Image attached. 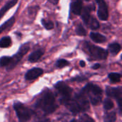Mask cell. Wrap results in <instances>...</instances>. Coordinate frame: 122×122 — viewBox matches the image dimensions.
Wrapping results in <instances>:
<instances>
[{
    "label": "cell",
    "mask_w": 122,
    "mask_h": 122,
    "mask_svg": "<svg viewBox=\"0 0 122 122\" xmlns=\"http://www.w3.org/2000/svg\"><path fill=\"white\" fill-rule=\"evenodd\" d=\"M83 9L81 0H73L71 4V10L75 15H80Z\"/></svg>",
    "instance_id": "13"
},
{
    "label": "cell",
    "mask_w": 122,
    "mask_h": 122,
    "mask_svg": "<svg viewBox=\"0 0 122 122\" xmlns=\"http://www.w3.org/2000/svg\"><path fill=\"white\" fill-rule=\"evenodd\" d=\"M99 9L97 11V14L99 18L102 21H106L108 19L109 17V12L107 4L105 3L104 0H101L98 2Z\"/></svg>",
    "instance_id": "9"
},
{
    "label": "cell",
    "mask_w": 122,
    "mask_h": 122,
    "mask_svg": "<svg viewBox=\"0 0 122 122\" xmlns=\"http://www.w3.org/2000/svg\"><path fill=\"white\" fill-rule=\"evenodd\" d=\"M90 38L96 43H104L107 41V38L104 35L96 32H92L90 34Z\"/></svg>",
    "instance_id": "15"
},
{
    "label": "cell",
    "mask_w": 122,
    "mask_h": 122,
    "mask_svg": "<svg viewBox=\"0 0 122 122\" xmlns=\"http://www.w3.org/2000/svg\"><path fill=\"white\" fill-rule=\"evenodd\" d=\"M47 1H48V2H49L54 5H56L59 1V0H47Z\"/></svg>",
    "instance_id": "30"
},
{
    "label": "cell",
    "mask_w": 122,
    "mask_h": 122,
    "mask_svg": "<svg viewBox=\"0 0 122 122\" xmlns=\"http://www.w3.org/2000/svg\"><path fill=\"white\" fill-rule=\"evenodd\" d=\"M11 56H3L0 58V66L1 67H4V66H8L9 64H10Z\"/></svg>",
    "instance_id": "21"
},
{
    "label": "cell",
    "mask_w": 122,
    "mask_h": 122,
    "mask_svg": "<svg viewBox=\"0 0 122 122\" xmlns=\"http://www.w3.org/2000/svg\"><path fill=\"white\" fill-rule=\"evenodd\" d=\"M64 105L74 114H77L89 109L88 100L86 95L82 92L76 94L74 99H69Z\"/></svg>",
    "instance_id": "2"
},
{
    "label": "cell",
    "mask_w": 122,
    "mask_h": 122,
    "mask_svg": "<svg viewBox=\"0 0 122 122\" xmlns=\"http://www.w3.org/2000/svg\"><path fill=\"white\" fill-rule=\"evenodd\" d=\"M29 50H30V44L29 42L21 44L20 47L19 48L18 51L11 56L10 64H9L8 66H6L7 70L10 71L13 69L19 63V61L23 59V57L29 52Z\"/></svg>",
    "instance_id": "4"
},
{
    "label": "cell",
    "mask_w": 122,
    "mask_h": 122,
    "mask_svg": "<svg viewBox=\"0 0 122 122\" xmlns=\"http://www.w3.org/2000/svg\"><path fill=\"white\" fill-rule=\"evenodd\" d=\"M100 67V64H96L95 65H94V66L92 67L94 69H98Z\"/></svg>",
    "instance_id": "31"
},
{
    "label": "cell",
    "mask_w": 122,
    "mask_h": 122,
    "mask_svg": "<svg viewBox=\"0 0 122 122\" xmlns=\"http://www.w3.org/2000/svg\"><path fill=\"white\" fill-rule=\"evenodd\" d=\"M36 106L40 108L44 114H50L53 113L57 108L55 98L51 92L46 89L42 94L41 97L37 102Z\"/></svg>",
    "instance_id": "1"
},
{
    "label": "cell",
    "mask_w": 122,
    "mask_h": 122,
    "mask_svg": "<svg viewBox=\"0 0 122 122\" xmlns=\"http://www.w3.org/2000/svg\"><path fill=\"white\" fill-rule=\"evenodd\" d=\"M0 1H1V0H0Z\"/></svg>",
    "instance_id": "37"
},
{
    "label": "cell",
    "mask_w": 122,
    "mask_h": 122,
    "mask_svg": "<svg viewBox=\"0 0 122 122\" xmlns=\"http://www.w3.org/2000/svg\"><path fill=\"white\" fill-rule=\"evenodd\" d=\"M90 9L89 7H85L82 9L81 15V19L84 21L85 24H88L90 19Z\"/></svg>",
    "instance_id": "17"
},
{
    "label": "cell",
    "mask_w": 122,
    "mask_h": 122,
    "mask_svg": "<svg viewBox=\"0 0 122 122\" xmlns=\"http://www.w3.org/2000/svg\"><path fill=\"white\" fill-rule=\"evenodd\" d=\"M121 46L117 43H113L109 46V51L113 55H117L121 51Z\"/></svg>",
    "instance_id": "18"
},
{
    "label": "cell",
    "mask_w": 122,
    "mask_h": 122,
    "mask_svg": "<svg viewBox=\"0 0 122 122\" xmlns=\"http://www.w3.org/2000/svg\"><path fill=\"white\" fill-rule=\"evenodd\" d=\"M14 109L20 122H26L30 119L31 113L30 110L27 107H26L23 104L20 102L14 103Z\"/></svg>",
    "instance_id": "5"
},
{
    "label": "cell",
    "mask_w": 122,
    "mask_h": 122,
    "mask_svg": "<svg viewBox=\"0 0 122 122\" xmlns=\"http://www.w3.org/2000/svg\"><path fill=\"white\" fill-rule=\"evenodd\" d=\"M79 122H95L94 120L87 114H83L79 118Z\"/></svg>",
    "instance_id": "28"
},
{
    "label": "cell",
    "mask_w": 122,
    "mask_h": 122,
    "mask_svg": "<svg viewBox=\"0 0 122 122\" xmlns=\"http://www.w3.org/2000/svg\"><path fill=\"white\" fill-rule=\"evenodd\" d=\"M16 21V19L15 17L13 16L11 18H9L8 20H6V21H4L1 25H0V34L1 33H3L4 31L9 30V29H11L15 24Z\"/></svg>",
    "instance_id": "14"
},
{
    "label": "cell",
    "mask_w": 122,
    "mask_h": 122,
    "mask_svg": "<svg viewBox=\"0 0 122 122\" xmlns=\"http://www.w3.org/2000/svg\"><path fill=\"white\" fill-rule=\"evenodd\" d=\"M55 88L61 96V104H64L69 99H71L72 89L64 82L63 81L58 82L57 84H55Z\"/></svg>",
    "instance_id": "6"
},
{
    "label": "cell",
    "mask_w": 122,
    "mask_h": 122,
    "mask_svg": "<svg viewBox=\"0 0 122 122\" xmlns=\"http://www.w3.org/2000/svg\"><path fill=\"white\" fill-rule=\"evenodd\" d=\"M44 53H45V50L44 49H36L29 54V56L28 57V61L31 63L37 62L43 56Z\"/></svg>",
    "instance_id": "11"
},
{
    "label": "cell",
    "mask_w": 122,
    "mask_h": 122,
    "mask_svg": "<svg viewBox=\"0 0 122 122\" xmlns=\"http://www.w3.org/2000/svg\"><path fill=\"white\" fill-rule=\"evenodd\" d=\"M41 23L42 26L44 27V29H46L48 31L53 29L54 27V24L51 20H46L45 19H41Z\"/></svg>",
    "instance_id": "20"
},
{
    "label": "cell",
    "mask_w": 122,
    "mask_h": 122,
    "mask_svg": "<svg viewBox=\"0 0 122 122\" xmlns=\"http://www.w3.org/2000/svg\"><path fill=\"white\" fill-rule=\"evenodd\" d=\"M76 122V120H75V119H72V120H71V121H69V122Z\"/></svg>",
    "instance_id": "33"
},
{
    "label": "cell",
    "mask_w": 122,
    "mask_h": 122,
    "mask_svg": "<svg viewBox=\"0 0 122 122\" xmlns=\"http://www.w3.org/2000/svg\"><path fill=\"white\" fill-rule=\"evenodd\" d=\"M44 73V71L41 68H32L31 69H29L25 74V79L26 80H34L37 79L38 77L41 76Z\"/></svg>",
    "instance_id": "10"
},
{
    "label": "cell",
    "mask_w": 122,
    "mask_h": 122,
    "mask_svg": "<svg viewBox=\"0 0 122 122\" xmlns=\"http://www.w3.org/2000/svg\"><path fill=\"white\" fill-rule=\"evenodd\" d=\"M79 64H80V66H81V67H84V66H85V62H84V61H81L80 63H79Z\"/></svg>",
    "instance_id": "32"
},
{
    "label": "cell",
    "mask_w": 122,
    "mask_h": 122,
    "mask_svg": "<svg viewBox=\"0 0 122 122\" xmlns=\"http://www.w3.org/2000/svg\"></svg>",
    "instance_id": "36"
},
{
    "label": "cell",
    "mask_w": 122,
    "mask_h": 122,
    "mask_svg": "<svg viewBox=\"0 0 122 122\" xmlns=\"http://www.w3.org/2000/svg\"><path fill=\"white\" fill-rule=\"evenodd\" d=\"M83 94L85 95L87 94L89 97L91 103L93 105H97L101 102L102 97V89L92 84H88L81 91Z\"/></svg>",
    "instance_id": "3"
},
{
    "label": "cell",
    "mask_w": 122,
    "mask_h": 122,
    "mask_svg": "<svg viewBox=\"0 0 122 122\" xmlns=\"http://www.w3.org/2000/svg\"><path fill=\"white\" fill-rule=\"evenodd\" d=\"M121 77H122V76L118 73H111L109 74V79L114 83H117V82L120 81Z\"/></svg>",
    "instance_id": "22"
},
{
    "label": "cell",
    "mask_w": 122,
    "mask_h": 122,
    "mask_svg": "<svg viewBox=\"0 0 122 122\" xmlns=\"http://www.w3.org/2000/svg\"><path fill=\"white\" fill-rule=\"evenodd\" d=\"M39 6H30L29 8V15L31 16L33 18H35L36 14H37L39 9Z\"/></svg>",
    "instance_id": "26"
},
{
    "label": "cell",
    "mask_w": 122,
    "mask_h": 122,
    "mask_svg": "<svg viewBox=\"0 0 122 122\" xmlns=\"http://www.w3.org/2000/svg\"><path fill=\"white\" fill-rule=\"evenodd\" d=\"M117 120V114L115 112H110L105 114L104 117V122H115Z\"/></svg>",
    "instance_id": "19"
},
{
    "label": "cell",
    "mask_w": 122,
    "mask_h": 122,
    "mask_svg": "<svg viewBox=\"0 0 122 122\" xmlns=\"http://www.w3.org/2000/svg\"><path fill=\"white\" fill-rule=\"evenodd\" d=\"M86 47L89 54L95 59H106L108 56V51L99 46L86 43Z\"/></svg>",
    "instance_id": "7"
},
{
    "label": "cell",
    "mask_w": 122,
    "mask_h": 122,
    "mask_svg": "<svg viewBox=\"0 0 122 122\" xmlns=\"http://www.w3.org/2000/svg\"><path fill=\"white\" fill-rule=\"evenodd\" d=\"M76 33L79 36H86V31L81 24H79L76 29Z\"/></svg>",
    "instance_id": "27"
},
{
    "label": "cell",
    "mask_w": 122,
    "mask_h": 122,
    "mask_svg": "<svg viewBox=\"0 0 122 122\" xmlns=\"http://www.w3.org/2000/svg\"><path fill=\"white\" fill-rule=\"evenodd\" d=\"M107 94L109 97H113L117 100L120 114H122V87H107Z\"/></svg>",
    "instance_id": "8"
},
{
    "label": "cell",
    "mask_w": 122,
    "mask_h": 122,
    "mask_svg": "<svg viewBox=\"0 0 122 122\" xmlns=\"http://www.w3.org/2000/svg\"><path fill=\"white\" fill-rule=\"evenodd\" d=\"M34 122H50V120L46 118H41V119H37Z\"/></svg>",
    "instance_id": "29"
},
{
    "label": "cell",
    "mask_w": 122,
    "mask_h": 122,
    "mask_svg": "<svg viewBox=\"0 0 122 122\" xmlns=\"http://www.w3.org/2000/svg\"><path fill=\"white\" fill-rule=\"evenodd\" d=\"M114 107V103L110 99H106L104 102V108L106 110H110Z\"/></svg>",
    "instance_id": "25"
},
{
    "label": "cell",
    "mask_w": 122,
    "mask_h": 122,
    "mask_svg": "<svg viewBox=\"0 0 122 122\" xmlns=\"http://www.w3.org/2000/svg\"><path fill=\"white\" fill-rule=\"evenodd\" d=\"M101 1V0H96V1H97V3H98V2H99V1Z\"/></svg>",
    "instance_id": "34"
},
{
    "label": "cell",
    "mask_w": 122,
    "mask_h": 122,
    "mask_svg": "<svg viewBox=\"0 0 122 122\" xmlns=\"http://www.w3.org/2000/svg\"><path fill=\"white\" fill-rule=\"evenodd\" d=\"M69 64V62L66 60V59H59L56 62V66L59 69H61V68H64L66 66H68Z\"/></svg>",
    "instance_id": "24"
},
{
    "label": "cell",
    "mask_w": 122,
    "mask_h": 122,
    "mask_svg": "<svg viewBox=\"0 0 122 122\" xmlns=\"http://www.w3.org/2000/svg\"><path fill=\"white\" fill-rule=\"evenodd\" d=\"M89 26L92 29H97L99 28V21L94 19V18H90L89 19Z\"/></svg>",
    "instance_id": "23"
},
{
    "label": "cell",
    "mask_w": 122,
    "mask_h": 122,
    "mask_svg": "<svg viewBox=\"0 0 122 122\" xmlns=\"http://www.w3.org/2000/svg\"><path fill=\"white\" fill-rule=\"evenodd\" d=\"M12 44L11 39L9 36H5L0 39V48H9Z\"/></svg>",
    "instance_id": "16"
},
{
    "label": "cell",
    "mask_w": 122,
    "mask_h": 122,
    "mask_svg": "<svg viewBox=\"0 0 122 122\" xmlns=\"http://www.w3.org/2000/svg\"><path fill=\"white\" fill-rule=\"evenodd\" d=\"M86 1H89V0H86Z\"/></svg>",
    "instance_id": "35"
},
{
    "label": "cell",
    "mask_w": 122,
    "mask_h": 122,
    "mask_svg": "<svg viewBox=\"0 0 122 122\" xmlns=\"http://www.w3.org/2000/svg\"><path fill=\"white\" fill-rule=\"evenodd\" d=\"M18 1L19 0H9L0 9V20L4 17V16L9 9L13 8L18 3Z\"/></svg>",
    "instance_id": "12"
}]
</instances>
